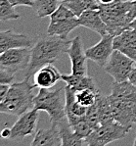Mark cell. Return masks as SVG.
Masks as SVG:
<instances>
[{
    "label": "cell",
    "mask_w": 136,
    "mask_h": 146,
    "mask_svg": "<svg viewBox=\"0 0 136 146\" xmlns=\"http://www.w3.org/2000/svg\"><path fill=\"white\" fill-rule=\"evenodd\" d=\"M114 120L130 129L136 120V86L125 82H114L108 96Z\"/></svg>",
    "instance_id": "obj_1"
},
{
    "label": "cell",
    "mask_w": 136,
    "mask_h": 146,
    "mask_svg": "<svg viewBox=\"0 0 136 146\" xmlns=\"http://www.w3.org/2000/svg\"><path fill=\"white\" fill-rule=\"evenodd\" d=\"M71 41L57 35L40 37L32 47L30 60L26 69L24 76L30 78L42 67L56 62L64 53H67Z\"/></svg>",
    "instance_id": "obj_2"
},
{
    "label": "cell",
    "mask_w": 136,
    "mask_h": 146,
    "mask_svg": "<svg viewBox=\"0 0 136 146\" xmlns=\"http://www.w3.org/2000/svg\"><path fill=\"white\" fill-rule=\"evenodd\" d=\"M30 78L26 77L22 82L10 84L5 99L0 103V114L20 117L33 109L32 90L35 86L30 82Z\"/></svg>",
    "instance_id": "obj_3"
},
{
    "label": "cell",
    "mask_w": 136,
    "mask_h": 146,
    "mask_svg": "<svg viewBox=\"0 0 136 146\" xmlns=\"http://www.w3.org/2000/svg\"><path fill=\"white\" fill-rule=\"evenodd\" d=\"M64 88L51 90L50 88H40L33 98V108L37 111H45L54 125H59L66 118V97L63 95Z\"/></svg>",
    "instance_id": "obj_4"
},
{
    "label": "cell",
    "mask_w": 136,
    "mask_h": 146,
    "mask_svg": "<svg viewBox=\"0 0 136 146\" xmlns=\"http://www.w3.org/2000/svg\"><path fill=\"white\" fill-rule=\"evenodd\" d=\"M131 0L121 1L116 0L111 4H100L99 12L106 24L108 33L116 35L130 29L131 20L129 18V10Z\"/></svg>",
    "instance_id": "obj_5"
},
{
    "label": "cell",
    "mask_w": 136,
    "mask_h": 146,
    "mask_svg": "<svg viewBox=\"0 0 136 146\" xmlns=\"http://www.w3.org/2000/svg\"><path fill=\"white\" fill-rule=\"evenodd\" d=\"M79 26V17H77L70 9L60 4L50 15V23L47 29L48 35H57L67 39L68 35Z\"/></svg>",
    "instance_id": "obj_6"
},
{
    "label": "cell",
    "mask_w": 136,
    "mask_h": 146,
    "mask_svg": "<svg viewBox=\"0 0 136 146\" xmlns=\"http://www.w3.org/2000/svg\"><path fill=\"white\" fill-rule=\"evenodd\" d=\"M129 131L128 129L116 121L103 123L94 129L84 138L88 146H105L116 140L123 138Z\"/></svg>",
    "instance_id": "obj_7"
},
{
    "label": "cell",
    "mask_w": 136,
    "mask_h": 146,
    "mask_svg": "<svg viewBox=\"0 0 136 146\" xmlns=\"http://www.w3.org/2000/svg\"><path fill=\"white\" fill-rule=\"evenodd\" d=\"M136 63L123 53L114 49L110 59L105 65L104 70L111 76L115 82H121L128 80L131 71L135 68Z\"/></svg>",
    "instance_id": "obj_8"
},
{
    "label": "cell",
    "mask_w": 136,
    "mask_h": 146,
    "mask_svg": "<svg viewBox=\"0 0 136 146\" xmlns=\"http://www.w3.org/2000/svg\"><path fill=\"white\" fill-rule=\"evenodd\" d=\"M30 47H16L0 54V67L15 75L17 72L26 70L30 60Z\"/></svg>",
    "instance_id": "obj_9"
},
{
    "label": "cell",
    "mask_w": 136,
    "mask_h": 146,
    "mask_svg": "<svg viewBox=\"0 0 136 146\" xmlns=\"http://www.w3.org/2000/svg\"><path fill=\"white\" fill-rule=\"evenodd\" d=\"M38 121V111L35 108L28 110V112L20 116L18 121L12 125L9 134V139H23L28 135H30L36 129Z\"/></svg>",
    "instance_id": "obj_10"
},
{
    "label": "cell",
    "mask_w": 136,
    "mask_h": 146,
    "mask_svg": "<svg viewBox=\"0 0 136 146\" xmlns=\"http://www.w3.org/2000/svg\"><path fill=\"white\" fill-rule=\"evenodd\" d=\"M113 41L114 35L110 33L103 35L97 44L89 47L85 50L87 59L95 62L98 66L104 68L114 51Z\"/></svg>",
    "instance_id": "obj_11"
},
{
    "label": "cell",
    "mask_w": 136,
    "mask_h": 146,
    "mask_svg": "<svg viewBox=\"0 0 136 146\" xmlns=\"http://www.w3.org/2000/svg\"><path fill=\"white\" fill-rule=\"evenodd\" d=\"M67 54L72 62V74L73 75H87V57L82 46L80 36H75L71 40Z\"/></svg>",
    "instance_id": "obj_12"
},
{
    "label": "cell",
    "mask_w": 136,
    "mask_h": 146,
    "mask_svg": "<svg viewBox=\"0 0 136 146\" xmlns=\"http://www.w3.org/2000/svg\"><path fill=\"white\" fill-rule=\"evenodd\" d=\"M113 45L136 63V29H128L114 36Z\"/></svg>",
    "instance_id": "obj_13"
},
{
    "label": "cell",
    "mask_w": 136,
    "mask_h": 146,
    "mask_svg": "<svg viewBox=\"0 0 136 146\" xmlns=\"http://www.w3.org/2000/svg\"><path fill=\"white\" fill-rule=\"evenodd\" d=\"M65 97H66V118L69 125H73L81 117L85 116L87 107L81 105L75 98V90L69 85L65 86Z\"/></svg>",
    "instance_id": "obj_14"
},
{
    "label": "cell",
    "mask_w": 136,
    "mask_h": 146,
    "mask_svg": "<svg viewBox=\"0 0 136 146\" xmlns=\"http://www.w3.org/2000/svg\"><path fill=\"white\" fill-rule=\"evenodd\" d=\"M32 44V39L26 35L17 33L11 30L0 31V54L11 48L30 47Z\"/></svg>",
    "instance_id": "obj_15"
},
{
    "label": "cell",
    "mask_w": 136,
    "mask_h": 146,
    "mask_svg": "<svg viewBox=\"0 0 136 146\" xmlns=\"http://www.w3.org/2000/svg\"><path fill=\"white\" fill-rule=\"evenodd\" d=\"M79 23L80 27L95 31L101 36L108 33V29L100 15L99 9H90L83 12L79 17Z\"/></svg>",
    "instance_id": "obj_16"
},
{
    "label": "cell",
    "mask_w": 136,
    "mask_h": 146,
    "mask_svg": "<svg viewBox=\"0 0 136 146\" xmlns=\"http://www.w3.org/2000/svg\"><path fill=\"white\" fill-rule=\"evenodd\" d=\"M61 74L52 66V64L46 65L37 70L33 75L34 86L39 88H51L61 80Z\"/></svg>",
    "instance_id": "obj_17"
},
{
    "label": "cell",
    "mask_w": 136,
    "mask_h": 146,
    "mask_svg": "<svg viewBox=\"0 0 136 146\" xmlns=\"http://www.w3.org/2000/svg\"><path fill=\"white\" fill-rule=\"evenodd\" d=\"M32 146H60L62 145L61 136H60L59 125L52 123L49 129H40L33 137Z\"/></svg>",
    "instance_id": "obj_18"
},
{
    "label": "cell",
    "mask_w": 136,
    "mask_h": 146,
    "mask_svg": "<svg viewBox=\"0 0 136 146\" xmlns=\"http://www.w3.org/2000/svg\"><path fill=\"white\" fill-rule=\"evenodd\" d=\"M61 80L75 91L83 90V89L99 90L94 80L89 77L88 75H73V74L66 75V74H63L61 76Z\"/></svg>",
    "instance_id": "obj_19"
},
{
    "label": "cell",
    "mask_w": 136,
    "mask_h": 146,
    "mask_svg": "<svg viewBox=\"0 0 136 146\" xmlns=\"http://www.w3.org/2000/svg\"><path fill=\"white\" fill-rule=\"evenodd\" d=\"M60 136H61V141L63 146H80L86 145L85 140L77 135L73 129L71 127L69 123L64 122L60 123L59 125Z\"/></svg>",
    "instance_id": "obj_20"
},
{
    "label": "cell",
    "mask_w": 136,
    "mask_h": 146,
    "mask_svg": "<svg viewBox=\"0 0 136 146\" xmlns=\"http://www.w3.org/2000/svg\"><path fill=\"white\" fill-rule=\"evenodd\" d=\"M61 4L70 9L77 17L90 9H99L100 6L98 0H63Z\"/></svg>",
    "instance_id": "obj_21"
},
{
    "label": "cell",
    "mask_w": 136,
    "mask_h": 146,
    "mask_svg": "<svg viewBox=\"0 0 136 146\" xmlns=\"http://www.w3.org/2000/svg\"><path fill=\"white\" fill-rule=\"evenodd\" d=\"M32 8L38 18L50 16L61 4L60 0H32Z\"/></svg>",
    "instance_id": "obj_22"
},
{
    "label": "cell",
    "mask_w": 136,
    "mask_h": 146,
    "mask_svg": "<svg viewBox=\"0 0 136 146\" xmlns=\"http://www.w3.org/2000/svg\"><path fill=\"white\" fill-rule=\"evenodd\" d=\"M98 109H99V117H100V125L113 122L114 117L111 109V105L109 102L108 96H103L101 94L97 96Z\"/></svg>",
    "instance_id": "obj_23"
},
{
    "label": "cell",
    "mask_w": 136,
    "mask_h": 146,
    "mask_svg": "<svg viewBox=\"0 0 136 146\" xmlns=\"http://www.w3.org/2000/svg\"><path fill=\"white\" fill-rule=\"evenodd\" d=\"M20 18V15L15 11L14 6L8 0H0V21H15Z\"/></svg>",
    "instance_id": "obj_24"
},
{
    "label": "cell",
    "mask_w": 136,
    "mask_h": 146,
    "mask_svg": "<svg viewBox=\"0 0 136 146\" xmlns=\"http://www.w3.org/2000/svg\"><path fill=\"white\" fill-rule=\"evenodd\" d=\"M100 94L99 90L93 89H83V90L75 91V98L81 105L89 107L95 102L97 96Z\"/></svg>",
    "instance_id": "obj_25"
},
{
    "label": "cell",
    "mask_w": 136,
    "mask_h": 146,
    "mask_svg": "<svg viewBox=\"0 0 136 146\" xmlns=\"http://www.w3.org/2000/svg\"><path fill=\"white\" fill-rule=\"evenodd\" d=\"M85 118L87 120L89 125L92 127V129H96V127L100 125V117H99V109H98L97 98L91 106L87 107Z\"/></svg>",
    "instance_id": "obj_26"
},
{
    "label": "cell",
    "mask_w": 136,
    "mask_h": 146,
    "mask_svg": "<svg viewBox=\"0 0 136 146\" xmlns=\"http://www.w3.org/2000/svg\"><path fill=\"white\" fill-rule=\"evenodd\" d=\"M14 80V75L0 67V84H11Z\"/></svg>",
    "instance_id": "obj_27"
},
{
    "label": "cell",
    "mask_w": 136,
    "mask_h": 146,
    "mask_svg": "<svg viewBox=\"0 0 136 146\" xmlns=\"http://www.w3.org/2000/svg\"><path fill=\"white\" fill-rule=\"evenodd\" d=\"M14 7L16 6H28L32 7V0H8Z\"/></svg>",
    "instance_id": "obj_28"
},
{
    "label": "cell",
    "mask_w": 136,
    "mask_h": 146,
    "mask_svg": "<svg viewBox=\"0 0 136 146\" xmlns=\"http://www.w3.org/2000/svg\"><path fill=\"white\" fill-rule=\"evenodd\" d=\"M9 86H10V84H0V103L5 99Z\"/></svg>",
    "instance_id": "obj_29"
},
{
    "label": "cell",
    "mask_w": 136,
    "mask_h": 146,
    "mask_svg": "<svg viewBox=\"0 0 136 146\" xmlns=\"http://www.w3.org/2000/svg\"><path fill=\"white\" fill-rule=\"evenodd\" d=\"M128 82H130V84H132L134 86H136V67L131 71L130 75H129V77H128Z\"/></svg>",
    "instance_id": "obj_30"
},
{
    "label": "cell",
    "mask_w": 136,
    "mask_h": 146,
    "mask_svg": "<svg viewBox=\"0 0 136 146\" xmlns=\"http://www.w3.org/2000/svg\"><path fill=\"white\" fill-rule=\"evenodd\" d=\"M100 4H111L113 2H115L116 0H98Z\"/></svg>",
    "instance_id": "obj_31"
},
{
    "label": "cell",
    "mask_w": 136,
    "mask_h": 146,
    "mask_svg": "<svg viewBox=\"0 0 136 146\" xmlns=\"http://www.w3.org/2000/svg\"><path fill=\"white\" fill-rule=\"evenodd\" d=\"M130 29H136V18L132 21V23L130 24Z\"/></svg>",
    "instance_id": "obj_32"
},
{
    "label": "cell",
    "mask_w": 136,
    "mask_h": 146,
    "mask_svg": "<svg viewBox=\"0 0 136 146\" xmlns=\"http://www.w3.org/2000/svg\"><path fill=\"white\" fill-rule=\"evenodd\" d=\"M134 123H136V120H135V122H134ZM133 145L136 146V136H135V139H134V142H133Z\"/></svg>",
    "instance_id": "obj_33"
},
{
    "label": "cell",
    "mask_w": 136,
    "mask_h": 146,
    "mask_svg": "<svg viewBox=\"0 0 136 146\" xmlns=\"http://www.w3.org/2000/svg\"><path fill=\"white\" fill-rule=\"evenodd\" d=\"M121 1H129V0H121Z\"/></svg>",
    "instance_id": "obj_34"
},
{
    "label": "cell",
    "mask_w": 136,
    "mask_h": 146,
    "mask_svg": "<svg viewBox=\"0 0 136 146\" xmlns=\"http://www.w3.org/2000/svg\"><path fill=\"white\" fill-rule=\"evenodd\" d=\"M61 1H63V0H60V2H61Z\"/></svg>",
    "instance_id": "obj_35"
}]
</instances>
